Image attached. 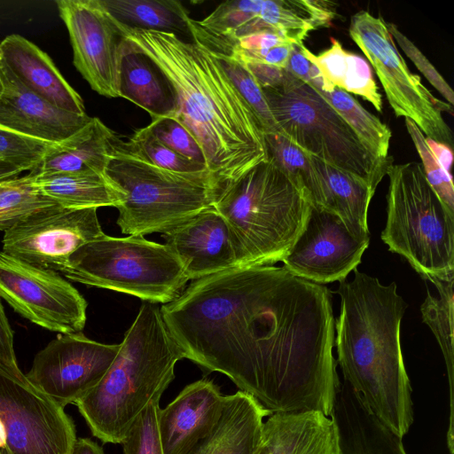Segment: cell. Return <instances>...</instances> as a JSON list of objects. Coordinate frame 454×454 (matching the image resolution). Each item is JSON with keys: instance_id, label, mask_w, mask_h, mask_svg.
I'll list each match as a JSON object with an SVG mask.
<instances>
[{"instance_id": "cell-42", "label": "cell", "mask_w": 454, "mask_h": 454, "mask_svg": "<svg viewBox=\"0 0 454 454\" xmlns=\"http://www.w3.org/2000/svg\"><path fill=\"white\" fill-rule=\"evenodd\" d=\"M288 43H294L274 32L261 31L236 40L229 50L228 55L233 51H258Z\"/></svg>"}, {"instance_id": "cell-41", "label": "cell", "mask_w": 454, "mask_h": 454, "mask_svg": "<svg viewBox=\"0 0 454 454\" xmlns=\"http://www.w3.org/2000/svg\"><path fill=\"white\" fill-rule=\"evenodd\" d=\"M0 367L20 376L23 372L18 366L13 347V332L10 326L3 304L0 301Z\"/></svg>"}, {"instance_id": "cell-8", "label": "cell", "mask_w": 454, "mask_h": 454, "mask_svg": "<svg viewBox=\"0 0 454 454\" xmlns=\"http://www.w3.org/2000/svg\"><path fill=\"white\" fill-rule=\"evenodd\" d=\"M262 91L279 134L307 154L377 188L393 159L372 154L313 88L288 72L282 87Z\"/></svg>"}, {"instance_id": "cell-47", "label": "cell", "mask_w": 454, "mask_h": 454, "mask_svg": "<svg viewBox=\"0 0 454 454\" xmlns=\"http://www.w3.org/2000/svg\"><path fill=\"white\" fill-rule=\"evenodd\" d=\"M25 170H30V168L12 160L0 159V181L17 176Z\"/></svg>"}, {"instance_id": "cell-40", "label": "cell", "mask_w": 454, "mask_h": 454, "mask_svg": "<svg viewBox=\"0 0 454 454\" xmlns=\"http://www.w3.org/2000/svg\"><path fill=\"white\" fill-rule=\"evenodd\" d=\"M387 27L393 37V40H395L400 48L414 63L431 85H433L434 89L446 99V101L452 106L454 104V92L442 74L414 44V43H412L395 23L387 22Z\"/></svg>"}, {"instance_id": "cell-4", "label": "cell", "mask_w": 454, "mask_h": 454, "mask_svg": "<svg viewBox=\"0 0 454 454\" xmlns=\"http://www.w3.org/2000/svg\"><path fill=\"white\" fill-rule=\"evenodd\" d=\"M181 359L160 307L144 301L105 376L74 403L92 435L121 443L148 403L161 397Z\"/></svg>"}, {"instance_id": "cell-11", "label": "cell", "mask_w": 454, "mask_h": 454, "mask_svg": "<svg viewBox=\"0 0 454 454\" xmlns=\"http://www.w3.org/2000/svg\"><path fill=\"white\" fill-rule=\"evenodd\" d=\"M0 419L5 448L0 454H70L75 426L64 407L25 374L0 367Z\"/></svg>"}, {"instance_id": "cell-17", "label": "cell", "mask_w": 454, "mask_h": 454, "mask_svg": "<svg viewBox=\"0 0 454 454\" xmlns=\"http://www.w3.org/2000/svg\"><path fill=\"white\" fill-rule=\"evenodd\" d=\"M177 256L188 280H197L239 267L233 235L212 207L162 234Z\"/></svg>"}, {"instance_id": "cell-28", "label": "cell", "mask_w": 454, "mask_h": 454, "mask_svg": "<svg viewBox=\"0 0 454 454\" xmlns=\"http://www.w3.org/2000/svg\"><path fill=\"white\" fill-rule=\"evenodd\" d=\"M34 177L40 191L63 207H116L120 203L118 190L106 175L56 173Z\"/></svg>"}, {"instance_id": "cell-49", "label": "cell", "mask_w": 454, "mask_h": 454, "mask_svg": "<svg viewBox=\"0 0 454 454\" xmlns=\"http://www.w3.org/2000/svg\"><path fill=\"white\" fill-rule=\"evenodd\" d=\"M259 454H270L269 449L266 444L264 445V447L262 448Z\"/></svg>"}, {"instance_id": "cell-43", "label": "cell", "mask_w": 454, "mask_h": 454, "mask_svg": "<svg viewBox=\"0 0 454 454\" xmlns=\"http://www.w3.org/2000/svg\"><path fill=\"white\" fill-rule=\"evenodd\" d=\"M241 61L248 68L262 90L282 87L288 76V72L285 68L253 60Z\"/></svg>"}, {"instance_id": "cell-45", "label": "cell", "mask_w": 454, "mask_h": 454, "mask_svg": "<svg viewBox=\"0 0 454 454\" xmlns=\"http://www.w3.org/2000/svg\"><path fill=\"white\" fill-rule=\"evenodd\" d=\"M426 142L429 149L432 151L437 160L442 168L449 173L453 160L452 147L443 143L436 142L432 138L426 137Z\"/></svg>"}, {"instance_id": "cell-30", "label": "cell", "mask_w": 454, "mask_h": 454, "mask_svg": "<svg viewBox=\"0 0 454 454\" xmlns=\"http://www.w3.org/2000/svg\"><path fill=\"white\" fill-rule=\"evenodd\" d=\"M431 281L437 294L428 292L420 307L424 322L430 327L441 348L449 381L450 411L447 429V447L450 454L454 453V395H453V283L454 275L448 278H435Z\"/></svg>"}, {"instance_id": "cell-9", "label": "cell", "mask_w": 454, "mask_h": 454, "mask_svg": "<svg viewBox=\"0 0 454 454\" xmlns=\"http://www.w3.org/2000/svg\"><path fill=\"white\" fill-rule=\"evenodd\" d=\"M60 272L71 281L155 304L175 300L188 282L169 247L140 236L104 234L77 249Z\"/></svg>"}, {"instance_id": "cell-3", "label": "cell", "mask_w": 454, "mask_h": 454, "mask_svg": "<svg viewBox=\"0 0 454 454\" xmlns=\"http://www.w3.org/2000/svg\"><path fill=\"white\" fill-rule=\"evenodd\" d=\"M339 282L334 345L343 380L375 418L403 438L414 421L400 342L407 305L395 282L383 285L357 269L352 280Z\"/></svg>"}, {"instance_id": "cell-14", "label": "cell", "mask_w": 454, "mask_h": 454, "mask_svg": "<svg viewBox=\"0 0 454 454\" xmlns=\"http://www.w3.org/2000/svg\"><path fill=\"white\" fill-rule=\"evenodd\" d=\"M370 234L355 231L340 216L310 207L306 223L281 261L290 273L324 285L346 279L360 263Z\"/></svg>"}, {"instance_id": "cell-29", "label": "cell", "mask_w": 454, "mask_h": 454, "mask_svg": "<svg viewBox=\"0 0 454 454\" xmlns=\"http://www.w3.org/2000/svg\"><path fill=\"white\" fill-rule=\"evenodd\" d=\"M99 2L110 18L123 27L191 35L192 19L187 9L179 1L99 0Z\"/></svg>"}, {"instance_id": "cell-24", "label": "cell", "mask_w": 454, "mask_h": 454, "mask_svg": "<svg viewBox=\"0 0 454 454\" xmlns=\"http://www.w3.org/2000/svg\"><path fill=\"white\" fill-rule=\"evenodd\" d=\"M115 133L97 117L53 145L30 170L33 176L56 173L105 175Z\"/></svg>"}, {"instance_id": "cell-15", "label": "cell", "mask_w": 454, "mask_h": 454, "mask_svg": "<svg viewBox=\"0 0 454 454\" xmlns=\"http://www.w3.org/2000/svg\"><path fill=\"white\" fill-rule=\"evenodd\" d=\"M121 343L105 344L82 333H59L39 351L27 379L63 407L96 387L117 356Z\"/></svg>"}, {"instance_id": "cell-13", "label": "cell", "mask_w": 454, "mask_h": 454, "mask_svg": "<svg viewBox=\"0 0 454 454\" xmlns=\"http://www.w3.org/2000/svg\"><path fill=\"white\" fill-rule=\"evenodd\" d=\"M95 207L40 209L4 231L3 252L29 264L61 271L70 256L104 231Z\"/></svg>"}, {"instance_id": "cell-38", "label": "cell", "mask_w": 454, "mask_h": 454, "mask_svg": "<svg viewBox=\"0 0 454 454\" xmlns=\"http://www.w3.org/2000/svg\"><path fill=\"white\" fill-rule=\"evenodd\" d=\"M147 127L154 137L169 149L207 167L203 152L199 144L176 118H154Z\"/></svg>"}, {"instance_id": "cell-44", "label": "cell", "mask_w": 454, "mask_h": 454, "mask_svg": "<svg viewBox=\"0 0 454 454\" xmlns=\"http://www.w3.org/2000/svg\"><path fill=\"white\" fill-rule=\"evenodd\" d=\"M301 44L294 43L286 67V70L301 82L310 83L312 63L308 60L301 51Z\"/></svg>"}, {"instance_id": "cell-46", "label": "cell", "mask_w": 454, "mask_h": 454, "mask_svg": "<svg viewBox=\"0 0 454 454\" xmlns=\"http://www.w3.org/2000/svg\"><path fill=\"white\" fill-rule=\"evenodd\" d=\"M70 454H105L103 449L90 438H76Z\"/></svg>"}, {"instance_id": "cell-1", "label": "cell", "mask_w": 454, "mask_h": 454, "mask_svg": "<svg viewBox=\"0 0 454 454\" xmlns=\"http://www.w3.org/2000/svg\"><path fill=\"white\" fill-rule=\"evenodd\" d=\"M160 309L184 358L226 375L271 413L332 416L340 381L324 285L284 267H234L192 281Z\"/></svg>"}, {"instance_id": "cell-5", "label": "cell", "mask_w": 454, "mask_h": 454, "mask_svg": "<svg viewBox=\"0 0 454 454\" xmlns=\"http://www.w3.org/2000/svg\"><path fill=\"white\" fill-rule=\"evenodd\" d=\"M310 207L269 159L223 185L213 202L233 235L239 267L281 262L302 231Z\"/></svg>"}, {"instance_id": "cell-34", "label": "cell", "mask_w": 454, "mask_h": 454, "mask_svg": "<svg viewBox=\"0 0 454 454\" xmlns=\"http://www.w3.org/2000/svg\"><path fill=\"white\" fill-rule=\"evenodd\" d=\"M208 51L227 74L234 88L254 115L263 135L278 133L276 121L267 103L262 89L246 65L233 55Z\"/></svg>"}, {"instance_id": "cell-21", "label": "cell", "mask_w": 454, "mask_h": 454, "mask_svg": "<svg viewBox=\"0 0 454 454\" xmlns=\"http://www.w3.org/2000/svg\"><path fill=\"white\" fill-rule=\"evenodd\" d=\"M271 414L247 392L225 395L218 423L187 454H259L265 445L263 419Z\"/></svg>"}, {"instance_id": "cell-32", "label": "cell", "mask_w": 454, "mask_h": 454, "mask_svg": "<svg viewBox=\"0 0 454 454\" xmlns=\"http://www.w3.org/2000/svg\"><path fill=\"white\" fill-rule=\"evenodd\" d=\"M317 92L347 121L372 154L380 160L389 157L392 132L384 122L337 87L330 92Z\"/></svg>"}, {"instance_id": "cell-10", "label": "cell", "mask_w": 454, "mask_h": 454, "mask_svg": "<svg viewBox=\"0 0 454 454\" xmlns=\"http://www.w3.org/2000/svg\"><path fill=\"white\" fill-rule=\"evenodd\" d=\"M348 33L373 67L396 117L412 121L427 137L452 147L451 131L442 111L452 106L437 99L412 74L380 16L360 11L350 18Z\"/></svg>"}, {"instance_id": "cell-35", "label": "cell", "mask_w": 454, "mask_h": 454, "mask_svg": "<svg viewBox=\"0 0 454 454\" xmlns=\"http://www.w3.org/2000/svg\"><path fill=\"white\" fill-rule=\"evenodd\" d=\"M124 143L141 158L168 170L181 173L208 170L205 165L194 162L169 149L154 137L147 126L137 129L128 140H124Z\"/></svg>"}, {"instance_id": "cell-2", "label": "cell", "mask_w": 454, "mask_h": 454, "mask_svg": "<svg viewBox=\"0 0 454 454\" xmlns=\"http://www.w3.org/2000/svg\"><path fill=\"white\" fill-rule=\"evenodd\" d=\"M110 20L121 39L147 56L170 83L172 117L195 138L220 188L267 160L257 120L207 48L173 33L129 28Z\"/></svg>"}, {"instance_id": "cell-48", "label": "cell", "mask_w": 454, "mask_h": 454, "mask_svg": "<svg viewBox=\"0 0 454 454\" xmlns=\"http://www.w3.org/2000/svg\"><path fill=\"white\" fill-rule=\"evenodd\" d=\"M5 440H6L5 429H4V426L2 422V420L0 419V453L5 448Z\"/></svg>"}, {"instance_id": "cell-12", "label": "cell", "mask_w": 454, "mask_h": 454, "mask_svg": "<svg viewBox=\"0 0 454 454\" xmlns=\"http://www.w3.org/2000/svg\"><path fill=\"white\" fill-rule=\"evenodd\" d=\"M0 297L21 317L51 332L82 333L87 301L57 271L0 251Z\"/></svg>"}, {"instance_id": "cell-16", "label": "cell", "mask_w": 454, "mask_h": 454, "mask_svg": "<svg viewBox=\"0 0 454 454\" xmlns=\"http://www.w3.org/2000/svg\"><path fill=\"white\" fill-rule=\"evenodd\" d=\"M56 4L68 31L76 69L99 95L120 98L121 40L99 0H58Z\"/></svg>"}, {"instance_id": "cell-36", "label": "cell", "mask_w": 454, "mask_h": 454, "mask_svg": "<svg viewBox=\"0 0 454 454\" xmlns=\"http://www.w3.org/2000/svg\"><path fill=\"white\" fill-rule=\"evenodd\" d=\"M407 131L421 159L425 176L442 203L454 211V186L451 174L447 172L427 145L426 137L411 120L405 119Z\"/></svg>"}, {"instance_id": "cell-20", "label": "cell", "mask_w": 454, "mask_h": 454, "mask_svg": "<svg viewBox=\"0 0 454 454\" xmlns=\"http://www.w3.org/2000/svg\"><path fill=\"white\" fill-rule=\"evenodd\" d=\"M0 64L27 90L60 109L86 114L79 93L66 81L51 59L20 35L0 43Z\"/></svg>"}, {"instance_id": "cell-18", "label": "cell", "mask_w": 454, "mask_h": 454, "mask_svg": "<svg viewBox=\"0 0 454 454\" xmlns=\"http://www.w3.org/2000/svg\"><path fill=\"white\" fill-rule=\"evenodd\" d=\"M4 90L0 97V126L22 136L50 144H59L90 120L49 103L25 88L0 64Z\"/></svg>"}, {"instance_id": "cell-39", "label": "cell", "mask_w": 454, "mask_h": 454, "mask_svg": "<svg viewBox=\"0 0 454 454\" xmlns=\"http://www.w3.org/2000/svg\"><path fill=\"white\" fill-rule=\"evenodd\" d=\"M53 145L0 126V159L25 165L30 170Z\"/></svg>"}, {"instance_id": "cell-25", "label": "cell", "mask_w": 454, "mask_h": 454, "mask_svg": "<svg viewBox=\"0 0 454 454\" xmlns=\"http://www.w3.org/2000/svg\"><path fill=\"white\" fill-rule=\"evenodd\" d=\"M119 90L120 98L143 108L152 119L172 117L176 112L175 93L165 75L147 56L122 40Z\"/></svg>"}, {"instance_id": "cell-27", "label": "cell", "mask_w": 454, "mask_h": 454, "mask_svg": "<svg viewBox=\"0 0 454 454\" xmlns=\"http://www.w3.org/2000/svg\"><path fill=\"white\" fill-rule=\"evenodd\" d=\"M310 159L322 182L324 208L340 216L355 231L370 234L367 215L376 189L314 156Z\"/></svg>"}, {"instance_id": "cell-33", "label": "cell", "mask_w": 454, "mask_h": 454, "mask_svg": "<svg viewBox=\"0 0 454 454\" xmlns=\"http://www.w3.org/2000/svg\"><path fill=\"white\" fill-rule=\"evenodd\" d=\"M56 204L30 173L0 181V231H6L31 214Z\"/></svg>"}, {"instance_id": "cell-19", "label": "cell", "mask_w": 454, "mask_h": 454, "mask_svg": "<svg viewBox=\"0 0 454 454\" xmlns=\"http://www.w3.org/2000/svg\"><path fill=\"white\" fill-rule=\"evenodd\" d=\"M225 395L208 379L187 385L165 408L158 426L164 454H187L218 423Z\"/></svg>"}, {"instance_id": "cell-22", "label": "cell", "mask_w": 454, "mask_h": 454, "mask_svg": "<svg viewBox=\"0 0 454 454\" xmlns=\"http://www.w3.org/2000/svg\"><path fill=\"white\" fill-rule=\"evenodd\" d=\"M331 417L338 429L340 454H407L403 438L375 418L344 380Z\"/></svg>"}, {"instance_id": "cell-6", "label": "cell", "mask_w": 454, "mask_h": 454, "mask_svg": "<svg viewBox=\"0 0 454 454\" xmlns=\"http://www.w3.org/2000/svg\"><path fill=\"white\" fill-rule=\"evenodd\" d=\"M105 175L120 194L121 233H165L213 206L219 184L207 171L181 173L160 168L129 150L115 134Z\"/></svg>"}, {"instance_id": "cell-37", "label": "cell", "mask_w": 454, "mask_h": 454, "mask_svg": "<svg viewBox=\"0 0 454 454\" xmlns=\"http://www.w3.org/2000/svg\"><path fill=\"white\" fill-rule=\"evenodd\" d=\"M160 400L151 401L136 419L121 442L123 454H164L158 426Z\"/></svg>"}, {"instance_id": "cell-23", "label": "cell", "mask_w": 454, "mask_h": 454, "mask_svg": "<svg viewBox=\"0 0 454 454\" xmlns=\"http://www.w3.org/2000/svg\"><path fill=\"white\" fill-rule=\"evenodd\" d=\"M263 434L270 454H340L335 421L319 411L272 413Z\"/></svg>"}, {"instance_id": "cell-7", "label": "cell", "mask_w": 454, "mask_h": 454, "mask_svg": "<svg viewBox=\"0 0 454 454\" xmlns=\"http://www.w3.org/2000/svg\"><path fill=\"white\" fill-rule=\"evenodd\" d=\"M381 239L425 279L454 275V211L428 184L421 163L391 164Z\"/></svg>"}, {"instance_id": "cell-50", "label": "cell", "mask_w": 454, "mask_h": 454, "mask_svg": "<svg viewBox=\"0 0 454 454\" xmlns=\"http://www.w3.org/2000/svg\"><path fill=\"white\" fill-rule=\"evenodd\" d=\"M3 90H4V84H3V80H2V76H1V73H0V97L3 93Z\"/></svg>"}, {"instance_id": "cell-31", "label": "cell", "mask_w": 454, "mask_h": 454, "mask_svg": "<svg viewBox=\"0 0 454 454\" xmlns=\"http://www.w3.org/2000/svg\"><path fill=\"white\" fill-rule=\"evenodd\" d=\"M263 139L267 158L304 193L312 206L324 208L322 182L310 155L279 133L264 134Z\"/></svg>"}, {"instance_id": "cell-26", "label": "cell", "mask_w": 454, "mask_h": 454, "mask_svg": "<svg viewBox=\"0 0 454 454\" xmlns=\"http://www.w3.org/2000/svg\"><path fill=\"white\" fill-rule=\"evenodd\" d=\"M331 46L317 55L304 44L301 45L304 57L317 67L324 78L323 89L317 91L330 92L337 87L362 97L381 112L382 96L369 63L361 56L345 50L335 38H331Z\"/></svg>"}]
</instances>
